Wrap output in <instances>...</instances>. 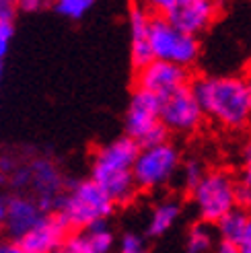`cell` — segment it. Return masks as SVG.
<instances>
[{
  "label": "cell",
  "instance_id": "obj_29",
  "mask_svg": "<svg viewBox=\"0 0 251 253\" xmlns=\"http://www.w3.org/2000/svg\"><path fill=\"white\" fill-rule=\"evenodd\" d=\"M4 220H6V198L0 194V229H4Z\"/></svg>",
  "mask_w": 251,
  "mask_h": 253
},
{
  "label": "cell",
  "instance_id": "obj_14",
  "mask_svg": "<svg viewBox=\"0 0 251 253\" xmlns=\"http://www.w3.org/2000/svg\"><path fill=\"white\" fill-rule=\"evenodd\" d=\"M118 235L107 222H99L81 231H72L66 239V247L72 253H116Z\"/></svg>",
  "mask_w": 251,
  "mask_h": 253
},
{
  "label": "cell",
  "instance_id": "obj_4",
  "mask_svg": "<svg viewBox=\"0 0 251 253\" xmlns=\"http://www.w3.org/2000/svg\"><path fill=\"white\" fill-rule=\"evenodd\" d=\"M124 136L138 144V148L157 146L169 140L167 128L161 124V99L153 93L136 88L124 116Z\"/></svg>",
  "mask_w": 251,
  "mask_h": 253
},
{
  "label": "cell",
  "instance_id": "obj_6",
  "mask_svg": "<svg viewBox=\"0 0 251 253\" xmlns=\"http://www.w3.org/2000/svg\"><path fill=\"white\" fill-rule=\"evenodd\" d=\"M237 181L227 171H206L200 183L192 189V204L198 214V222L214 226L224 214L237 208L235 202Z\"/></svg>",
  "mask_w": 251,
  "mask_h": 253
},
{
  "label": "cell",
  "instance_id": "obj_17",
  "mask_svg": "<svg viewBox=\"0 0 251 253\" xmlns=\"http://www.w3.org/2000/svg\"><path fill=\"white\" fill-rule=\"evenodd\" d=\"M249 222H251L249 210L235 208L229 214H224V216L214 224L216 239H218V241H229V243H235L237 245V243L241 241V237L245 235Z\"/></svg>",
  "mask_w": 251,
  "mask_h": 253
},
{
  "label": "cell",
  "instance_id": "obj_24",
  "mask_svg": "<svg viewBox=\"0 0 251 253\" xmlns=\"http://www.w3.org/2000/svg\"><path fill=\"white\" fill-rule=\"evenodd\" d=\"M235 202H237V208L249 210L251 208V185H245L241 181H237V185H235Z\"/></svg>",
  "mask_w": 251,
  "mask_h": 253
},
{
  "label": "cell",
  "instance_id": "obj_27",
  "mask_svg": "<svg viewBox=\"0 0 251 253\" xmlns=\"http://www.w3.org/2000/svg\"><path fill=\"white\" fill-rule=\"evenodd\" d=\"M237 249H239V253H251V222L247 226L245 235L241 237V241L237 243Z\"/></svg>",
  "mask_w": 251,
  "mask_h": 253
},
{
  "label": "cell",
  "instance_id": "obj_28",
  "mask_svg": "<svg viewBox=\"0 0 251 253\" xmlns=\"http://www.w3.org/2000/svg\"><path fill=\"white\" fill-rule=\"evenodd\" d=\"M214 253H239L235 243H229V241H216L214 245Z\"/></svg>",
  "mask_w": 251,
  "mask_h": 253
},
{
  "label": "cell",
  "instance_id": "obj_9",
  "mask_svg": "<svg viewBox=\"0 0 251 253\" xmlns=\"http://www.w3.org/2000/svg\"><path fill=\"white\" fill-rule=\"evenodd\" d=\"M204 122V113L198 105V99L190 84L177 88L175 93L161 99V124L167 132L192 134Z\"/></svg>",
  "mask_w": 251,
  "mask_h": 253
},
{
  "label": "cell",
  "instance_id": "obj_21",
  "mask_svg": "<svg viewBox=\"0 0 251 253\" xmlns=\"http://www.w3.org/2000/svg\"><path fill=\"white\" fill-rule=\"evenodd\" d=\"M93 6H95L93 0H58L54 4V10L64 19L81 21Z\"/></svg>",
  "mask_w": 251,
  "mask_h": 253
},
{
  "label": "cell",
  "instance_id": "obj_18",
  "mask_svg": "<svg viewBox=\"0 0 251 253\" xmlns=\"http://www.w3.org/2000/svg\"><path fill=\"white\" fill-rule=\"evenodd\" d=\"M216 245V233L212 224L196 222L190 226V231L185 235L183 251L185 253H208Z\"/></svg>",
  "mask_w": 251,
  "mask_h": 253
},
{
  "label": "cell",
  "instance_id": "obj_34",
  "mask_svg": "<svg viewBox=\"0 0 251 253\" xmlns=\"http://www.w3.org/2000/svg\"><path fill=\"white\" fill-rule=\"evenodd\" d=\"M0 72H2V58H0Z\"/></svg>",
  "mask_w": 251,
  "mask_h": 253
},
{
  "label": "cell",
  "instance_id": "obj_1",
  "mask_svg": "<svg viewBox=\"0 0 251 253\" xmlns=\"http://www.w3.org/2000/svg\"><path fill=\"white\" fill-rule=\"evenodd\" d=\"M198 105L206 118L229 130L245 128L251 120V81L237 74H210L192 84Z\"/></svg>",
  "mask_w": 251,
  "mask_h": 253
},
{
  "label": "cell",
  "instance_id": "obj_25",
  "mask_svg": "<svg viewBox=\"0 0 251 253\" xmlns=\"http://www.w3.org/2000/svg\"><path fill=\"white\" fill-rule=\"evenodd\" d=\"M15 17H17V4L8 2V0H0V21L15 23Z\"/></svg>",
  "mask_w": 251,
  "mask_h": 253
},
{
  "label": "cell",
  "instance_id": "obj_20",
  "mask_svg": "<svg viewBox=\"0 0 251 253\" xmlns=\"http://www.w3.org/2000/svg\"><path fill=\"white\" fill-rule=\"evenodd\" d=\"M116 253H150L148 239L138 231H126L118 237Z\"/></svg>",
  "mask_w": 251,
  "mask_h": 253
},
{
  "label": "cell",
  "instance_id": "obj_7",
  "mask_svg": "<svg viewBox=\"0 0 251 253\" xmlns=\"http://www.w3.org/2000/svg\"><path fill=\"white\" fill-rule=\"evenodd\" d=\"M148 47H150L153 60L169 62V64L181 66L185 70H190V66L196 64L200 52H202L198 37L181 33L179 29H175L173 25H169L165 19H161L157 15L150 17Z\"/></svg>",
  "mask_w": 251,
  "mask_h": 253
},
{
  "label": "cell",
  "instance_id": "obj_15",
  "mask_svg": "<svg viewBox=\"0 0 251 253\" xmlns=\"http://www.w3.org/2000/svg\"><path fill=\"white\" fill-rule=\"evenodd\" d=\"M150 12L144 6L132 4L128 10V29H130V62L134 70H140L146 66L153 56L148 47V25H150Z\"/></svg>",
  "mask_w": 251,
  "mask_h": 253
},
{
  "label": "cell",
  "instance_id": "obj_30",
  "mask_svg": "<svg viewBox=\"0 0 251 253\" xmlns=\"http://www.w3.org/2000/svg\"><path fill=\"white\" fill-rule=\"evenodd\" d=\"M4 253H25L17 241H12V243H4Z\"/></svg>",
  "mask_w": 251,
  "mask_h": 253
},
{
  "label": "cell",
  "instance_id": "obj_16",
  "mask_svg": "<svg viewBox=\"0 0 251 253\" xmlns=\"http://www.w3.org/2000/svg\"><path fill=\"white\" fill-rule=\"evenodd\" d=\"M181 218V202L175 198H163L155 202L146 216V239H161L165 237L177 220Z\"/></svg>",
  "mask_w": 251,
  "mask_h": 253
},
{
  "label": "cell",
  "instance_id": "obj_23",
  "mask_svg": "<svg viewBox=\"0 0 251 253\" xmlns=\"http://www.w3.org/2000/svg\"><path fill=\"white\" fill-rule=\"evenodd\" d=\"M239 181L245 185H251V138L241 148V177Z\"/></svg>",
  "mask_w": 251,
  "mask_h": 253
},
{
  "label": "cell",
  "instance_id": "obj_3",
  "mask_svg": "<svg viewBox=\"0 0 251 253\" xmlns=\"http://www.w3.org/2000/svg\"><path fill=\"white\" fill-rule=\"evenodd\" d=\"M114 212V200L91 179H79L70 183L56 206V214L68 226V231H81L99 222H107Z\"/></svg>",
  "mask_w": 251,
  "mask_h": 253
},
{
  "label": "cell",
  "instance_id": "obj_19",
  "mask_svg": "<svg viewBox=\"0 0 251 253\" xmlns=\"http://www.w3.org/2000/svg\"><path fill=\"white\" fill-rule=\"evenodd\" d=\"M206 173V167H204V163L192 157V159H187V161H181V167H179V183L183 189H187V192H192V189L200 183V179L204 177Z\"/></svg>",
  "mask_w": 251,
  "mask_h": 253
},
{
  "label": "cell",
  "instance_id": "obj_33",
  "mask_svg": "<svg viewBox=\"0 0 251 253\" xmlns=\"http://www.w3.org/2000/svg\"><path fill=\"white\" fill-rule=\"evenodd\" d=\"M0 253H4V243H0Z\"/></svg>",
  "mask_w": 251,
  "mask_h": 253
},
{
  "label": "cell",
  "instance_id": "obj_26",
  "mask_svg": "<svg viewBox=\"0 0 251 253\" xmlns=\"http://www.w3.org/2000/svg\"><path fill=\"white\" fill-rule=\"evenodd\" d=\"M43 8V2L42 0H21L17 4V10H23V12H37Z\"/></svg>",
  "mask_w": 251,
  "mask_h": 253
},
{
  "label": "cell",
  "instance_id": "obj_2",
  "mask_svg": "<svg viewBox=\"0 0 251 253\" xmlns=\"http://www.w3.org/2000/svg\"><path fill=\"white\" fill-rule=\"evenodd\" d=\"M138 144L126 136L114 138L99 148L91 157V177L103 192L114 200L116 206L130 204L138 189L132 177V167L138 155Z\"/></svg>",
  "mask_w": 251,
  "mask_h": 253
},
{
  "label": "cell",
  "instance_id": "obj_31",
  "mask_svg": "<svg viewBox=\"0 0 251 253\" xmlns=\"http://www.w3.org/2000/svg\"><path fill=\"white\" fill-rule=\"evenodd\" d=\"M54 253H72V251H70V249L64 245V247H60V249H58V251H54Z\"/></svg>",
  "mask_w": 251,
  "mask_h": 253
},
{
  "label": "cell",
  "instance_id": "obj_32",
  "mask_svg": "<svg viewBox=\"0 0 251 253\" xmlns=\"http://www.w3.org/2000/svg\"><path fill=\"white\" fill-rule=\"evenodd\" d=\"M247 74H249V77H247V79L251 81V58H249V62H247Z\"/></svg>",
  "mask_w": 251,
  "mask_h": 253
},
{
  "label": "cell",
  "instance_id": "obj_11",
  "mask_svg": "<svg viewBox=\"0 0 251 253\" xmlns=\"http://www.w3.org/2000/svg\"><path fill=\"white\" fill-rule=\"evenodd\" d=\"M185 84H190V72L169 62L150 60L146 66L136 70V88L153 93L159 99H165Z\"/></svg>",
  "mask_w": 251,
  "mask_h": 253
},
{
  "label": "cell",
  "instance_id": "obj_13",
  "mask_svg": "<svg viewBox=\"0 0 251 253\" xmlns=\"http://www.w3.org/2000/svg\"><path fill=\"white\" fill-rule=\"evenodd\" d=\"M43 216V212L37 206V202L33 196L27 194H15L6 198V220H4V231L8 237H12L15 241L31 231L33 226L40 222Z\"/></svg>",
  "mask_w": 251,
  "mask_h": 253
},
{
  "label": "cell",
  "instance_id": "obj_22",
  "mask_svg": "<svg viewBox=\"0 0 251 253\" xmlns=\"http://www.w3.org/2000/svg\"><path fill=\"white\" fill-rule=\"evenodd\" d=\"M8 181H10L12 187H17V189H27V187L31 185V171H29V165H17L15 169L10 171Z\"/></svg>",
  "mask_w": 251,
  "mask_h": 253
},
{
  "label": "cell",
  "instance_id": "obj_12",
  "mask_svg": "<svg viewBox=\"0 0 251 253\" xmlns=\"http://www.w3.org/2000/svg\"><path fill=\"white\" fill-rule=\"evenodd\" d=\"M68 239V226L62 222L58 214H43L31 231L19 239V247L25 253H54L64 247Z\"/></svg>",
  "mask_w": 251,
  "mask_h": 253
},
{
  "label": "cell",
  "instance_id": "obj_10",
  "mask_svg": "<svg viewBox=\"0 0 251 253\" xmlns=\"http://www.w3.org/2000/svg\"><path fill=\"white\" fill-rule=\"evenodd\" d=\"M29 165L31 171V189L35 194V202L43 214H52L56 210L60 196L64 194V175L58 165L47 157H37Z\"/></svg>",
  "mask_w": 251,
  "mask_h": 253
},
{
  "label": "cell",
  "instance_id": "obj_5",
  "mask_svg": "<svg viewBox=\"0 0 251 253\" xmlns=\"http://www.w3.org/2000/svg\"><path fill=\"white\" fill-rule=\"evenodd\" d=\"M181 150L171 140L140 148L136 155L132 177L136 189L142 192H157V189L167 187L179 173L181 167Z\"/></svg>",
  "mask_w": 251,
  "mask_h": 253
},
{
  "label": "cell",
  "instance_id": "obj_8",
  "mask_svg": "<svg viewBox=\"0 0 251 253\" xmlns=\"http://www.w3.org/2000/svg\"><path fill=\"white\" fill-rule=\"evenodd\" d=\"M153 6L157 17L192 37L208 31L218 17V4L212 0H155Z\"/></svg>",
  "mask_w": 251,
  "mask_h": 253
}]
</instances>
